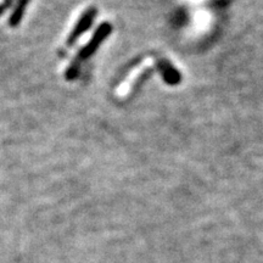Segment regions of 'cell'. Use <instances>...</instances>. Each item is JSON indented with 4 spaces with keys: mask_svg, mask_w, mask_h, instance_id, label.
Listing matches in <instances>:
<instances>
[{
    "mask_svg": "<svg viewBox=\"0 0 263 263\" xmlns=\"http://www.w3.org/2000/svg\"><path fill=\"white\" fill-rule=\"evenodd\" d=\"M28 3H29V0H17V4H16L14 11H12V14L9 18V25L11 26V27H16V26L21 22Z\"/></svg>",
    "mask_w": 263,
    "mask_h": 263,
    "instance_id": "obj_4",
    "label": "cell"
},
{
    "mask_svg": "<svg viewBox=\"0 0 263 263\" xmlns=\"http://www.w3.org/2000/svg\"><path fill=\"white\" fill-rule=\"evenodd\" d=\"M111 31H112V26H111L110 24H107V22H104V24H101L100 26H99L98 29L93 34V37H91L89 42H88V44L85 45L83 49H82V50L80 51V54L76 57L74 61L72 62V64L70 65V67L67 68V71H66V80L72 81L77 77L78 73H80V70H81L80 68L81 62L87 60V59H89L91 55H93L94 52L98 50V48L100 47V44L104 42V39L110 35Z\"/></svg>",
    "mask_w": 263,
    "mask_h": 263,
    "instance_id": "obj_1",
    "label": "cell"
},
{
    "mask_svg": "<svg viewBox=\"0 0 263 263\" xmlns=\"http://www.w3.org/2000/svg\"><path fill=\"white\" fill-rule=\"evenodd\" d=\"M159 70L162 74L163 80L170 85H176L180 82V73L167 60L159 61Z\"/></svg>",
    "mask_w": 263,
    "mask_h": 263,
    "instance_id": "obj_3",
    "label": "cell"
},
{
    "mask_svg": "<svg viewBox=\"0 0 263 263\" xmlns=\"http://www.w3.org/2000/svg\"><path fill=\"white\" fill-rule=\"evenodd\" d=\"M11 3H12V0H4V6H3V9L9 8V6L11 5ZM4 11H5V10H4Z\"/></svg>",
    "mask_w": 263,
    "mask_h": 263,
    "instance_id": "obj_5",
    "label": "cell"
},
{
    "mask_svg": "<svg viewBox=\"0 0 263 263\" xmlns=\"http://www.w3.org/2000/svg\"><path fill=\"white\" fill-rule=\"evenodd\" d=\"M97 14H98V10L95 9L94 6L88 8L83 12V14H82L80 20H78V22L76 24L73 29H72L71 34L68 35V39H67L68 47L73 45L74 42L77 41V39L80 38L84 32H87L88 29L91 27V25H93L94 18H95V16H97Z\"/></svg>",
    "mask_w": 263,
    "mask_h": 263,
    "instance_id": "obj_2",
    "label": "cell"
}]
</instances>
